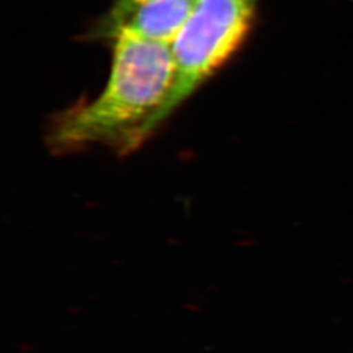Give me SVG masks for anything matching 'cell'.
<instances>
[{"instance_id": "obj_1", "label": "cell", "mask_w": 353, "mask_h": 353, "mask_svg": "<svg viewBox=\"0 0 353 353\" xmlns=\"http://www.w3.org/2000/svg\"><path fill=\"white\" fill-rule=\"evenodd\" d=\"M108 81L90 101L51 118L45 141L54 154L102 147L118 156L138 151L166 122L174 81L172 45L117 33Z\"/></svg>"}, {"instance_id": "obj_2", "label": "cell", "mask_w": 353, "mask_h": 353, "mask_svg": "<svg viewBox=\"0 0 353 353\" xmlns=\"http://www.w3.org/2000/svg\"><path fill=\"white\" fill-rule=\"evenodd\" d=\"M259 0H198L172 45L174 81L166 121L240 50L252 32Z\"/></svg>"}, {"instance_id": "obj_3", "label": "cell", "mask_w": 353, "mask_h": 353, "mask_svg": "<svg viewBox=\"0 0 353 353\" xmlns=\"http://www.w3.org/2000/svg\"><path fill=\"white\" fill-rule=\"evenodd\" d=\"M198 0H145L118 14H106L93 24L87 38L108 42L117 33L173 45Z\"/></svg>"}, {"instance_id": "obj_4", "label": "cell", "mask_w": 353, "mask_h": 353, "mask_svg": "<svg viewBox=\"0 0 353 353\" xmlns=\"http://www.w3.org/2000/svg\"><path fill=\"white\" fill-rule=\"evenodd\" d=\"M145 1V0H114L113 4L110 6V8L106 11V14H118V13L123 12L128 8L134 7L135 4Z\"/></svg>"}]
</instances>
